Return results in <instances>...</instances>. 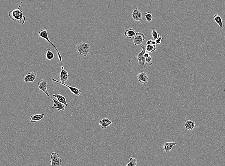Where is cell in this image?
<instances>
[{
    "label": "cell",
    "mask_w": 225,
    "mask_h": 166,
    "mask_svg": "<svg viewBox=\"0 0 225 166\" xmlns=\"http://www.w3.org/2000/svg\"><path fill=\"white\" fill-rule=\"evenodd\" d=\"M22 3L23 1H22L17 9L10 11L8 13L9 16L12 20L17 21L21 25H23L26 20V17L23 15V12L19 10Z\"/></svg>",
    "instance_id": "1"
},
{
    "label": "cell",
    "mask_w": 225,
    "mask_h": 166,
    "mask_svg": "<svg viewBox=\"0 0 225 166\" xmlns=\"http://www.w3.org/2000/svg\"><path fill=\"white\" fill-rule=\"evenodd\" d=\"M77 52L84 57L89 55L91 52L90 45L84 42H79L76 46Z\"/></svg>",
    "instance_id": "2"
},
{
    "label": "cell",
    "mask_w": 225,
    "mask_h": 166,
    "mask_svg": "<svg viewBox=\"0 0 225 166\" xmlns=\"http://www.w3.org/2000/svg\"><path fill=\"white\" fill-rule=\"evenodd\" d=\"M38 36L39 37L45 39V40H46L48 43H49L51 46H52L57 52L58 56V58L60 61L62 63V56H61L60 53L58 50L57 49V48L55 46L52 42L50 41L49 39L48 32L47 30L46 29H42L40 30V31H39Z\"/></svg>",
    "instance_id": "3"
},
{
    "label": "cell",
    "mask_w": 225,
    "mask_h": 166,
    "mask_svg": "<svg viewBox=\"0 0 225 166\" xmlns=\"http://www.w3.org/2000/svg\"><path fill=\"white\" fill-rule=\"evenodd\" d=\"M50 161L51 166H60L62 165V160L58 154L53 152L51 156Z\"/></svg>",
    "instance_id": "4"
},
{
    "label": "cell",
    "mask_w": 225,
    "mask_h": 166,
    "mask_svg": "<svg viewBox=\"0 0 225 166\" xmlns=\"http://www.w3.org/2000/svg\"><path fill=\"white\" fill-rule=\"evenodd\" d=\"M48 84L47 80L45 78H43L40 82L37 83L39 89L44 92L48 97H51L47 90Z\"/></svg>",
    "instance_id": "5"
},
{
    "label": "cell",
    "mask_w": 225,
    "mask_h": 166,
    "mask_svg": "<svg viewBox=\"0 0 225 166\" xmlns=\"http://www.w3.org/2000/svg\"><path fill=\"white\" fill-rule=\"evenodd\" d=\"M51 80L54 81V82L62 84V85H64L68 87L70 90V91L73 94H74L75 95L79 96H80L81 94V90L79 89L76 87L69 86L65 83H62L61 82V81H59L56 80V79H55L54 78H51Z\"/></svg>",
    "instance_id": "6"
},
{
    "label": "cell",
    "mask_w": 225,
    "mask_h": 166,
    "mask_svg": "<svg viewBox=\"0 0 225 166\" xmlns=\"http://www.w3.org/2000/svg\"><path fill=\"white\" fill-rule=\"evenodd\" d=\"M145 39V36L143 33L137 32L136 35L133 38V42L135 46L141 44Z\"/></svg>",
    "instance_id": "7"
},
{
    "label": "cell",
    "mask_w": 225,
    "mask_h": 166,
    "mask_svg": "<svg viewBox=\"0 0 225 166\" xmlns=\"http://www.w3.org/2000/svg\"><path fill=\"white\" fill-rule=\"evenodd\" d=\"M61 71L59 75L61 82L64 83L66 81H69V75L67 71L64 69L63 66H61Z\"/></svg>",
    "instance_id": "8"
},
{
    "label": "cell",
    "mask_w": 225,
    "mask_h": 166,
    "mask_svg": "<svg viewBox=\"0 0 225 166\" xmlns=\"http://www.w3.org/2000/svg\"><path fill=\"white\" fill-rule=\"evenodd\" d=\"M132 17L134 20L141 22L142 20V15L141 12L138 10V7L133 10Z\"/></svg>",
    "instance_id": "9"
},
{
    "label": "cell",
    "mask_w": 225,
    "mask_h": 166,
    "mask_svg": "<svg viewBox=\"0 0 225 166\" xmlns=\"http://www.w3.org/2000/svg\"><path fill=\"white\" fill-rule=\"evenodd\" d=\"M37 74L36 72L34 71L27 74L24 78V81L26 83H27L28 81L33 83L36 79Z\"/></svg>",
    "instance_id": "10"
},
{
    "label": "cell",
    "mask_w": 225,
    "mask_h": 166,
    "mask_svg": "<svg viewBox=\"0 0 225 166\" xmlns=\"http://www.w3.org/2000/svg\"><path fill=\"white\" fill-rule=\"evenodd\" d=\"M137 76L138 81L140 83L143 84H146L147 83L148 78L147 74L145 72H141L138 74Z\"/></svg>",
    "instance_id": "11"
},
{
    "label": "cell",
    "mask_w": 225,
    "mask_h": 166,
    "mask_svg": "<svg viewBox=\"0 0 225 166\" xmlns=\"http://www.w3.org/2000/svg\"><path fill=\"white\" fill-rule=\"evenodd\" d=\"M178 144L177 142H168L164 144L163 147V150L165 152H168L171 151L172 148Z\"/></svg>",
    "instance_id": "12"
},
{
    "label": "cell",
    "mask_w": 225,
    "mask_h": 166,
    "mask_svg": "<svg viewBox=\"0 0 225 166\" xmlns=\"http://www.w3.org/2000/svg\"><path fill=\"white\" fill-rule=\"evenodd\" d=\"M184 126L186 131L192 130L195 127V123L194 121L187 119L185 121Z\"/></svg>",
    "instance_id": "13"
},
{
    "label": "cell",
    "mask_w": 225,
    "mask_h": 166,
    "mask_svg": "<svg viewBox=\"0 0 225 166\" xmlns=\"http://www.w3.org/2000/svg\"><path fill=\"white\" fill-rule=\"evenodd\" d=\"M54 101V105L52 108L56 109L60 111H63L65 109V105L58 101L56 100L53 98H51Z\"/></svg>",
    "instance_id": "14"
},
{
    "label": "cell",
    "mask_w": 225,
    "mask_h": 166,
    "mask_svg": "<svg viewBox=\"0 0 225 166\" xmlns=\"http://www.w3.org/2000/svg\"><path fill=\"white\" fill-rule=\"evenodd\" d=\"M52 96L53 97L56 98L57 99L58 101L61 102V103L64 105L65 106L67 107L69 105L67 103L66 99L64 96L60 95V94L58 93H56L54 94H53Z\"/></svg>",
    "instance_id": "15"
},
{
    "label": "cell",
    "mask_w": 225,
    "mask_h": 166,
    "mask_svg": "<svg viewBox=\"0 0 225 166\" xmlns=\"http://www.w3.org/2000/svg\"><path fill=\"white\" fill-rule=\"evenodd\" d=\"M113 122L108 118H105L100 120L99 124L101 128L103 129L107 128L113 123Z\"/></svg>",
    "instance_id": "16"
},
{
    "label": "cell",
    "mask_w": 225,
    "mask_h": 166,
    "mask_svg": "<svg viewBox=\"0 0 225 166\" xmlns=\"http://www.w3.org/2000/svg\"><path fill=\"white\" fill-rule=\"evenodd\" d=\"M213 19L220 28L223 29L224 28V26L223 25L222 19L219 15L215 14L213 17Z\"/></svg>",
    "instance_id": "17"
},
{
    "label": "cell",
    "mask_w": 225,
    "mask_h": 166,
    "mask_svg": "<svg viewBox=\"0 0 225 166\" xmlns=\"http://www.w3.org/2000/svg\"><path fill=\"white\" fill-rule=\"evenodd\" d=\"M45 114H40L34 115L30 116V122L32 123H35L44 118Z\"/></svg>",
    "instance_id": "18"
},
{
    "label": "cell",
    "mask_w": 225,
    "mask_h": 166,
    "mask_svg": "<svg viewBox=\"0 0 225 166\" xmlns=\"http://www.w3.org/2000/svg\"><path fill=\"white\" fill-rule=\"evenodd\" d=\"M136 33L135 30L132 28L126 30L125 32L124 35L127 38L131 39L134 36L136 35Z\"/></svg>",
    "instance_id": "19"
},
{
    "label": "cell",
    "mask_w": 225,
    "mask_h": 166,
    "mask_svg": "<svg viewBox=\"0 0 225 166\" xmlns=\"http://www.w3.org/2000/svg\"><path fill=\"white\" fill-rule=\"evenodd\" d=\"M139 64L141 68H143L147 66L145 59L144 56H142L137 59Z\"/></svg>",
    "instance_id": "20"
},
{
    "label": "cell",
    "mask_w": 225,
    "mask_h": 166,
    "mask_svg": "<svg viewBox=\"0 0 225 166\" xmlns=\"http://www.w3.org/2000/svg\"><path fill=\"white\" fill-rule=\"evenodd\" d=\"M46 57L48 60H52L54 57V54L51 52V49L48 48H47L46 50Z\"/></svg>",
    "instance_id": "21"
},
{
    "label": "cell",
    "mask_w": 225,
    "mask_h": 166,
    "mask_svg": "<svg viewBox=\"0 0 225 166\" xmlns=\"http://www.w3.org/2000/svg\"><path fill=\"white\" fill-rule=\"evenodd\" d=\"M152 36L154 40H156L160 37L159 33L153 28L152 29Z\"/></svg>",
    "instance_id": "22"
},
{
    "label": "cell",
    "mask_w": 225,
    "mask_h": 166,
    "mask_svg": "<svg viewBox=\"0 0 225 166\" xmlns=\"http://www.w3.org/2000/svg\"><path fill=\"white\" fill-rule=\"evenodd\" d=\"M146 51L148 53H152L156 50V45H147L146 48Z\"/></svg>",
    "instance_id": "23"
},
{
    "label": "cell",
    "mask_w": 225,
    "mask_h": 166,
    "mask_svg": "<svg viewBox=\"0 0 225 166\" xmlns=\"http://www.w3.org/2000/svg\"><path fill=\"white\" fill-rule=\"evenodd\" d=\"M137 163V161L136 159L130 158L126 166H136Z\"/></svg>",
    "instance_id": "24"
},
{
    "label": "cell",
    "mask_w": 225,
    "mask_h": 166,
    "mask_svg": "<svg viewBox=\"0 0 225 166\" xmlns=\"http://www.w3.org/2000/svg\"><path fill=\"white\" fill-rule=\"evenodd\" d=\"M145 18L147 23H150L153 19V16L150 12H147L145 14Z\"/></svg>",
    "instance_id": "25"
},
{
    "label": "cell",
    "mask_w": 225,
    "mask_h": 166,
    "mask_svg": "<svg viewBox=\"0 0 225 166\" xmlns=\"http://www.w3.org/2000/svg\"><path fill=\"white\" fill-rule=\"evenodd\" d=\"M145 61L147 64L150 66H152L153 64L152 61V58L150 56L148 58L145 59Z\"/></svg>",
    "instance_id": "26"
},
{
    "label": "cell",
    "mask_w": 225,
    "mask_h": 166,
    "mask_svg": "<svg viewBox=\"0 0 225 166\" xmlns=\"http://www.w3.org/2000/svg\"><path fill=\"white\" fill-rule=\"evenodd\" d=\"M146 44L147 45H156V41L152 40H148Z\"/></svg>",
    "instance_id": "27"
},
{
    "label": "cell",
    "mask_w": 225,
    "mask_h": 166,
    "mask_svg": "<svg viewBox=\"0 0 225 166\" xmlns=\"http://www.w3.org/2000/svg\"><path fill=\"white\" fill-rule=\"evenodd\" d=\"M163 39L162 37H160L159 38H158L156 41V44H160L162 43V40Z\"/></svg>",
    "instance_id": "28"
},
{
    "label": "cell",
    "mask_w": 225,
    "mask_h": 166,
    "mask_svg": "<svg viewBox=\"0 0 225 166\" xmlns=\"http://www.w3.org/2000/svg\"><path fill=\"white\" fill-rule=\"evenodd\" d=\"M150 56V54L147 52H146L144 54V56L145 59L148 58Z\"/></svg>",
    "instance_id": "29"
}]
</instances>
